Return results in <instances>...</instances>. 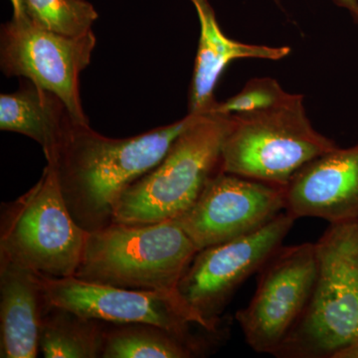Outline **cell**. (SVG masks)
I'll list each match as a JSON object with an SVG mask.
<instances>
[{
    "label": "cell",
    "instance_id": "obj_1",
    "mask_svg": "<svg viewBox=\"0 0 358 358\" xmlns=\"http://www.w3.org/2000/svg\"><path fill=\"white\" fill-rule=\"evenodd\" d=\"M200 115L187 114L173 124L124 138L103 136L71 117L46 160L80 227L92 232L110 225L124 190L159 164Z\"/></svg>",
    "mask_w": 358,
    "mask_h": 358
},
{
    "label": "cell",
    "instance_id": "obj_2",
    "mask_svg": "<svg viewBox=\"0 0 358 358\" xmlns=\"http://www.w3.org/2000/svg\"><path fill=\"white\" fill-rule=\"evenodd\" d=\"M196 248L176 219L152 224L110 223L88 232L74 277L119 288L179 294Z\"/></svg>",
    "mask_w": 358,
    "mask_h": 358
},
{
    "label": "cell",
    "instance_id": "obj_3",
    "mask_svg": "<svg viewBox=\"0 0 358 358\" xmlns=\"http://www.w3.org/2000/svg\"><path fill=\"white\" fill-rule=\"evenodd\" d=\"M315 248L312 296L275 357L336 358L358 341V220L329 224Z\"/></svg>",
    "mask_w": 358,
    "mask_h": 358
},
{
    "label": "cell",
    "instance_id": "obj_4",
    "mask_svg": "<svg viewBox=\"0 0 358 358\" xmlns=\"http://www.w3.org/2000/svg\"><path fill=\"white\" fill-rule=\"evenodd\" d=\"M229 127L230 115H200L176 138L159 164L124 190L115 204L113 222L152 224L185 213L221 171L224 138Z\"/></svg>",
    "mask_w": 358,
    "mask_h": 358
},
{
    "label": "cell",
    "instance_id": "obj_5",
    "mask_svg": "<svg viewBox=\"0 0 358 358\" xmlns=\"http://www.w3.org/2000/svg\"><path fill=\"white\" fill-rule=\"evenodd\" d=\"M338 147L308 120L303 98L263 110L230 115L221 171L285 188L313 159Z\"/></svg>",
    "mask_w": 358,
    "mask_h": 358
},
{
    "label": "cell",
    "instance_id": "obj_6",
    "mask_svg": "<svg viewBox=\"0 0 358 358\" xmlns=\"http://www.w3.org/2000/svg\"><path fill=\"white\" fill-rule=\"evenodd\" d=\"M87 235L73 217L48 164L27 192L1 205L0 256L46 277H74Z\"/></svg>",
    "mask_w": 358,
    "mask_h": 358
},
{
    "label": "cell",
    "instance_id": "obj_7",
    "mask_svg": "<svg viewBox=\"0 0 358 358\" xmlns=\"http://www.w3.org/2000/svg\"><path fill=\"white\" fill-rule=\"evenodd\" d=\"M96 38L93 31L73 37L30 20L11 18L0 29V68L7 77L29 80L65 103L77 122L89 124L80 96V75L90 65Z\"/></svg>",
    "mask_w": 358,
    "mask_h": 358
},
{
    "label": "cell",
    "instance_id": "obj_8",
    "mask_svg": "<svg viewBox=\"0 0 358 358\" xmlns=\"http://www.w3.org/2000/svg\"><path fill=\"white\" fill-rule=\"evenodd\" d=\"M248 306L236 313L252 350L275 355L307 308L317 275L315 243L282 246L259 271Z\"/></svg>",
    "mask_w": 358,
    "mask_h": 358
},
{
    "label": "cell",
    "instance_id": "obj_9",
    "mask_svg": "<svg viewBox=\"0 0 358 358\" xmlns=\"http://www.w3.org/2000/svg\"><path fill=\"white\" fill-rule=\"evenodd\" d=\"M294 221L284 211L255 232L197 252L178 292L210 331L217 333L233 294L281 248Z\"/></svg>",
    "mask_w": 358,
    "mask_h": 358
},
{
    "label": "cell",
    "instance_id": "obj_10",
    "mask_svg": "<svg viewBox=\"0 0 358 358\" xmlns=\"http://www.w3.org/2000/svg\"><path fill=\"white\" fill-rule=\"evenodd\" d=\"M42 282L49 305L107 324H155L194 341L202 339L192 333V324L215 333L193 312L180 294L119 288L75 277L42 275Z\"/></svg>",
    "mask_w": 358,
    "mask_h": 358
},
{
    "label": "cell",
    "instance_id": "obj_11",
    "mask_svg": "<svg viewBox=\"0 0 358 358\" xmlns=\"http://www.w3.org/2000/svg\"><path fill=\"white\" fill-rule=\"evenodd\" d=\"M285 210V188L221 171L176 220L199 251L255 232Z\"/></svg>",
    "mask_w": 358,
    "mask_h": 358
},
{
    "label": "cell",
    "instance_id": "obj_12",
    "mask_svg": "<svg viewBox=\"0 0 358 358\" xmlns=\"http://www.w3.org/2000/svg\"><path fill=\"white\" fill-rule=\"evenodd\" d=\"M285 203L296 220H358V143L336 147L301 167L285 187Z\"/></svg>",
    "mask_w": 358,
    "mask_h": 358
},
{
    "label": "cell",
    "instance_id": "obj_13",
    "mask_svg": "<svg viewBox=\"0 0 358 358\" xmlns=\"http://www.w3.org/2000/svg\"><path fill=\"white\" fill-rule=\"evenodd\" d=\"M48 305L42 275L0 256V357H38Z\"/></svg>",
    "mask_w": 358,
    "mask_h": 358
},
{
    "label": "cell",
    "instance_id": "obj_14",
    "mask_svg": "<svg viewBox=\"0 0 358 358\" xmlns=\"http://www.w3.org/2000/svg\"><path fill=\"white\" fill-rule=\"evenodd\" d=\"M196 9L200 37L189 94L188 114H210L217 105L214 96L216 85L225 68L237 59L281 60L291 52L289 47L246 44L224 34L208 0H190Z\"/></svg>",
    "mask_w": 358,
    "mask_h": 358
},
{
    "label": "cell",
    "instance_id": "obj_15",
    "mask_svg": "<svg viewBox=\"0 0 358 358\" xmlns=\"http://www.w3.org/2000/svg\"><path fill=\"white\" fill-rule=\"evenodd\" d=\"M71 117L60 98L23 78L17 91L0 95V129L32 138L46 159Z\"/></svg>",
    "mask_w": 358,
    "mask_h": 358
},
{
    "label": "cell",
    "instance_id": "obj_16",
    "mask_svg": "<svg viewBox=\"0 0 358 358\" xmlns=\"http://www.w3.org/2000/svg\"><path fill=\"white\" fill-rule=\"evenodd\" d=\"M107 322L48 305L40 331L46 358H102Z\"/></svg>",
    "mask_w": 358,
    "mask_h": 358
},
{
    "label": "cell",
    "instance_id": "obj_17",
    "mask_svg": "<svg viewBox=\"0 0 358 358\" xmlns=\"http://www.w3.org/2000/svg\"><path fill=\"white\" fill-rule=\"evenodd\" d=\"M204 343L150 324H107L102 358H192Z\"/></svg>",
    "mask_w": 358,
    "mask_h": 358
},
{
    "label": "cell",
    "instance_id": "obj_18",
    "mask_svg": "<svg viewBox=\"0 0 358 358\" xmlns=\"http://www.w3.org/2000/svg\"><path fill=\"white\" fill-rule=\"evenodd\" d=\"M30 20L51 31L79 37L93 31L98 20L93 4L87 0H25Z\"/></svg>",
    "mask_w": 358,
    "mask_h": 358
},
{
    "label": "cell",
    "instance_id": "obj_19",
    "mask_svg": "<svg viewBox=\"0 0 358 358\" xmlns=\"http://www.w3.org/2000/svg\"><path fill=\"white\" fill-rule=\"evenodd\" d=\"M292 96L272 78H256L245 85L244 88L232 98L217 103L211 113L222 115L245 114L270 109L286 102Z\"/></svg>",
    "mask_w": 358,
    "mask_h": 358
},
{
    "label": "cell",
    "instance_id": "obj_20",
    "mask_svg": "<svg viewBox=\"0 0 358 358\" xmlns=\"http://www.w3.org/2000/svg\"><path fill=\"white\" fill-rule=\"evenodd\" d=\"M10 2L13 8V18H23L28 16L25 0H10Z\"/></svg>",
    "mask_w": 358,
    "mask_h": 358
},
{
    "label": "cell",
    "instance_id": "obj_21",
    "mask_svg": "<svg viewBox=\"0 0 358 358\" xmlns=\"http://www.w3.org/2000/svg\"><path fill=\"white\" fill-rule=\"evenodd\" d=\"M336 2L338 6L348 9L358 23V0H336Z\"/></svg>",
    "mask_w": 358,
    "mask_h": 358
},
{
    "label": "cell",
    "instance_id": "obj_22",
    "mask_svg": "<svg viewBox=\"0 0 358 358\" xmlns=\"http://www.w3.org/2000/svg\"><path fill=\"white\" fill-rule=\"evenodd\" d=\"M336 358H358V341L341 350Z\"/></svg>",
    "mask_w": 358,
    "mask_h": 358
}]
</instances>
